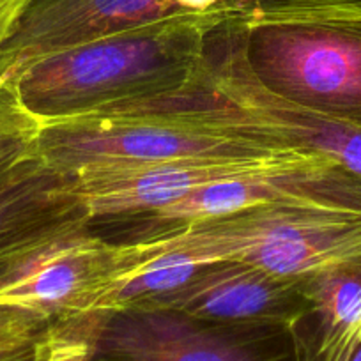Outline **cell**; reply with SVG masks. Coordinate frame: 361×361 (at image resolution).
<instances>
[{"label":"cell","instance_id":"6da1fadb","mask_svg":"<svg viewBox=\"0 0 361 361\" xmlns=\"http://www.w3.org/2000/svg\"><path fill=\"white\" fill-rule=\"evenodd\" d=\"M39 124L34 152L64 176L92 166L176 159L279 163L326 159L245 131L220 116L193 80L172 94Z\"/></svg>","mask_w":361,"mask_h":361},{"label":"cell","instance_id":"277c9868","mask_svg":"<svg viewBox=\"0 0 361 361\" xmlns=\"http://www.w3.org/2000/svg\"><path fill=\"white\" fill-rule=\"evenodd\" d=\"M147 238L199 255L239 260L301 283L361 255V213L321 204H276L166 228Z\"/></svg>","mask_w":361,"mask_h":361},{"label":"cell","instance_id":"3957f363","mask_svg":"<svg viewBox=\"0 0 361 361\" xmlns=\"http://www.w3.org/2000/svg\"><path fill=\"white\" fill-rule=\"evenodd\" d=\"M238 23L245 62L264 89L361 130V13Z\"/></svg>","mask_w":361,"mask_h":361},{"label":"cell","instance_id":"d6986e66","mask_svg":"<svg viewBox=\"0 0 361 361\" xmlns=\"http://www.w3.org/2000/svg\"><path fill=\"white\" fill-rule=\"evenodd\" d=\"M350 361H361V345H360V349H357L356 353H354V356L350 357Z\"/></svg>","mask_w":361,"mask_h":361},{"label":"cell","instance_id":"ffe728a7","mask_svg":"<svg viewBox=\"0 0 361 361\" xmlns=\"http://www.w3.org/2000/svg\"><path fill=\"white\" fill-rule=\"evenodd\" d=\"M23 158H25V156H23ZM20 159H22V158H20ZM2 169H4V166H2Z\"/></svg>","mask_w":361,"mask_h":361},{"label":"cell","instance_id":"ac0fdd59","mask_svg":"<svg viewBox=\"0 0 361 361\" xmlns=\"http://www.w3.org/2000/svg\"><path fill=\"white\" fill-rule=\"evenodd\" d=\"M44 331L37 338L29 340V342L18 343V345L2 347L0 349V361H36L37 356H39V343Z\"/></svg>","mask_w":361,"mask_h":361},{"label":"cell","instance_id":"9c48e42d","mask_svg":"<svg viewBox=\"0 0 361 361\" xmlns=\"http://www.w3.org/2000/svg\"><path fill=\"white\" fill-rule=\"evenodd\" d=\"M321 161L328 159L300 163L176 159L145 165L92 166L68 173L66 193L89 220L145 216L221 180Z\"/></svg>","mask_w":361,"mask_h":361},{"label":"cell","instance_id":"52a82bcc","mask_svg":"<svg viewBox=\"0 0 361 361\" xmlns=\"http://www.w3.org/2000/svg\"><path fill=\"white\" fill-rule=\"evenodd\" d=\"M200 71L259 133L293 151L329 159L361 179V130L308 112L264 89L246 66L243 30L235 20L225 18L211 30Z\"/></svg>","mask_w":361,"mask_h":361},{"label":"cell","instance_id":"4fadbf2b","mask_svg":"<svg viewBox=\"0 0 361 361\" xmlns=\"http://www.w3.org/2000/svg\"><path fill=\"white\" fill-rule=\"evenodd\" d=\"M41 124L27 112L13 83L0 85V169L34 152Z\"/></svg>","mask_w":361,"mask_h":361},{"label":"cell","instance_id":"9a60e30c","mask_svg":"<svg viewBox=\"0 0 361 361\" xmlns=\"http://www.w3.org/2000/svg\"><path fill=\"white\" fill-rule=\"evenodd\" d=\"M98 312L55 321L41 336L36 361H85Z\"/></svg>","mask_w":361,"mask_h":361},{"label":"cell","instance_id":"8fae6325","mask_svg":"<svg viewBox=\"0 0 361 361\" xmlns=\"http://www.w3.org/2000/svg\"><path fill=\"white\" fill-rule=\"evenodd\" d=\"M305 314L294 329L298 361H350L361 345V255L300 283ZM294 326V328H296Z\"/></svg>","mask_w":361,"mask_h":361},{"label":"cell","instance_id":"e0dca14e","mask_svg":"<svg viewBox=\"0 0 361 361\" xmlns=\"http://www.w3.org/2000/svg\"><path fill=\"white\" fill-rule=\"evenodd\" d=\"M32 0H0V51Z\"/></svg>","mask_w":361,"mask_h":361},{"label":"cell","instance_id":"7c38bea8","mask_svg":"<svg viewBox=\"0 0 361 361\" xmlns=\"http://www.w3.org/2000/svg\"><path fill=\"white\" fill-rule=\"evenodd\" d=\"M66 179L36 152L0 169V279L47 228L80 211Z\"/></svg>","mask_w":361,"mask_h":361},{"label":"cell","instance_id":"ba28073f","mask_svg":"<svg viewBox=\"0 0 361 361\" xmlns=\"http://www.w3.org/2000/svg\"><path fill=\"white\" fill-rule=\"evenodd\" d=\"M218 13L227 15L225 0H32L0 51V85L37 59L89 41L176 16Z\"/></svg>","mask_w":361,"mask_h":361},{"label":"cell","instance_id":"30bf717a","mask_svg":"<svg viewBox=\"0 0 361 361\" xmlns=\"http://www.w3.org/2000/svg\"><path fill=\"white\" fill-rule=\"evenodd\" d=\"M140 308H170L199 321L293 333L305 314L300 283L239 260L207 264L188 283Z\"/></svg>","mask_w":361,"mask_h":361},{"label":"cell","instance_id":"7a4b0ae2","mask_svg":"<svg viewBox=\"0 0 361 361\" xmlns=\"http://www.w3.org/2000/svg\"><path fill=\"white\" fill-rule=\"evenodd\" d=\"M224 13L176 16L37 59L13 85L39 123L172 94L188 85Z\"/></svg>","mask_w":361,"mask_h":361},{"label":"cell","instance_id":"8992f818","mask_svg":"<svg viewBox=\"0 0 361 361\" xmlns=\"http://www.w3.org/2000/svg\"><path fill=\"white\" fill-rule=\"evenodd\" d=\"M85 361H298L293 333L199 321L170 308L98 312Z\"/></svg>","mask_w":361,"mask_h":361},{"label":"cell","instance_id":"2e32d148","mask_svg":"<svg viewBox=\"0 0 361 361\" xmlns=\"http://www.w3.org/2000/svg\"><path fill=\"white\" fill-rule=\"evenodd\" d=\"M50 324L29 312L0 305V349L37 338Z\"/></svg>","mask_w":361,"mask_h":361},{"label":"cell","instance_id":"5b68a950","mask_svg":"<svg viewBox=\"0 0 361 361\" xmlns=\"http://www.w3.org/2000/svg\"><path fill=\"white\" fill-rule=\"evenodd\" d=\"M89 221L76 211L30 243L0 279V305L50 322L98 310L126 269V253L124 245L96 235Z\"/></svg>","mask_w":361,"mask_h":361},{"label":"cell","instance_id":"5bb4252c","mask_svg":"<svg viewBox=\"0 0 361 361\" xmlns=\"http://www.w3.org/2000/svg\"><path fill=\"white\" fill-rule=\"evenodd\" d=\"M228 18L255 22L264 18L361 13V0H225Z\"/></svg>","mask_w":361,"mask_h":361}]
</instances>
